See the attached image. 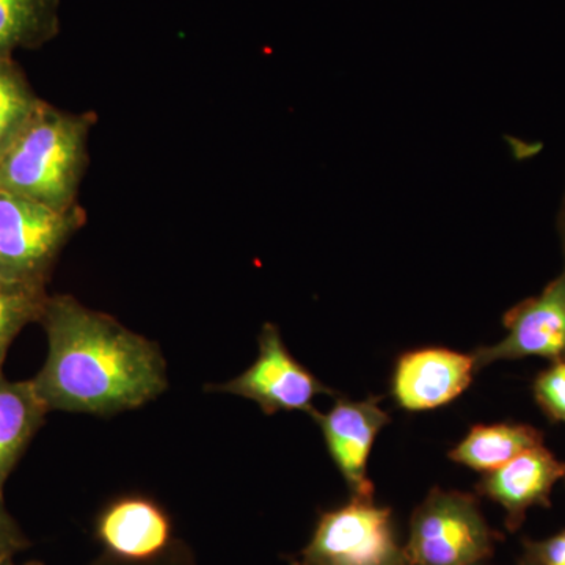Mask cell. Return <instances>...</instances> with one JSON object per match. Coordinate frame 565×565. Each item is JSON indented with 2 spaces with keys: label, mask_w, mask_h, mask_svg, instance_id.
Here are the masks:
<instances>
[{
  "label": "cell",
  "mask_w": 565,
  "mask_h": 565,
  "mask_svg": "<svg viewBox=\"0 0 565 565\" xmlns=\"http://www.w3.org/2000/svg\"><path fill=\"white\" fill-rule=\"evenodd\" d=\"M43 367L31 379L47 411L117 415L161 396L169 385L161 349L76 297H47L40 319Z\"/></svg>",
  "instance_id": "obj_1"
},
{
  "label": "cell",
  "mask_w": 565,
  "mask_h": 565,
  "mask_svg": "<svg viewBox=\"0 0 565 565\" xmlns=\"http://www.w3.org/2000/svg\"><path fill=\"white\" fill-rule=\"evenodd\" d=\"M93 111L73 114L41 103L9 151L0 158V189L58 211L79 206L87 172Z\"/></svg>",
  "instance_id": "obj_2"
},
{
  "label": "cell",
  "mask_w": 565,
  "mask_h": 565,
  "mask_svg": "<svg viewBox=\"0 0 565 565\" xmlns=\"http://www.w3.org/2000/svg\"><path fill=\"white\" fill-rule=\"evenodd\" d=\"M500 539L473 493L433 489L412 514L404 552L412 565H475Z\"/></svg>",
  "instance_id": "obj_3"
},
{
  "label": "cell",
  "mask_w": 565,
  "mask_h": 565,
  "mask_svg": "<svg viewBox=\"0 0 565 565\" xmlns=\"http://www.w3.org/2000/svg\"><path fill=\"white\" fill-rule=\"evenodd\" d=\"M85 223L81 206L58 211L0 189V277L46 286L63 248Z\"/></svg>",
  "instance_id": "obj_4"
},
{
  "label": "cell",
  "mask_w": 565,
  "mask_h": 565,
  "mask_svg": "<svg viewBox=\"0 0 565 565\" xmlns=\"http://www.w3.org/2000/svg\"><path fill=\"white\" fill-rule=\"evenodd\" d=\"M300 563L403 565L408 561L396 539L392 509L351 498L348 504L323 512Z\"/></svg>",
  "instance_id": "obj_5"
},
{
  "label": "cell",
  "mask_w": 565,
  "mask_h": 565,
  "mask_svg": "<svg viewBox=\"0 0 565 565\" xmlns=\"http://www.w3.org/2000/svg\"><path fill=\"white\" fill-rule=\"evenodd\" d=\"M258 344V359L252 366L233 381L214 386L215 392L250 399L266 415L278 412H305L311 415L316 411V397L321 394L334 396L329 386L294 359L275 323H264Z\"/></svg>",
  "instance_id": "obj_6"
},
{
  "label": "cell",
  "mask_w": 565,
  "mask_h": 565,
  "mask_svg": "<svg viewBox=\"0 0 565 565\" xmlns=\"http://www.w3.org/2000/svg\"><path fill=\"white\" fill-rule=\"evenodd\" d=\"M503 323V340L473 352L478 371L501 360L565 359V269L541 294L505 311Z\"/></svg>",
  "instance_id": "obj_7"
},
{
  "label": "cell",
  "mask_w": 565,
  "mask_h": 565,
  "mask_svg": "<svg viewBox=\"0 0 565 565\" xmlns=\"http://www.w3.org/2000/svg\"><path fill=\"white\" fill-rule=\"evenodd\" d=\"M379 401V397L363 401L338 397L326 414L315 411L310 415L321 429L329 455L355 500H374L367 462L377 435L392 423Z\"/></svg>",
  "instance_id": "obj_8"
},
{
  "label": "cell",
  "mask_w": 565,
  "mask_h": 565,
  "mask_svg": "<svg viewBox=\"0 0 565 565\" xmlns=\"http://www.w3.org/2000/svg\"><path fill=\"white\" fill-rule=\"evenodd\" d=\"M478 373L473 353L424 348L397 359L392 394L397 407L408 412L434 411L457 399Z\"/></svg>",
  "instance_id": "obj_9"
},
{
  "label": "cell",
  "mask_w": 565,
  "mask_h": 565,
  "mask_svg": "<svg viewBox=\"0 0 565 565\" xmlns=\"http://www.w3.org/2000/svg\"><path fill=\"white\" fill-rule=\"evenodd\" d=\"M563 479L565 462L541 445L482 476L476 490L504 509L505 527L516 533L530 509L552 505L553 489Z\"/></svg>",
  "instance_id": "obj_10"
},
{
  "label": "cell",
  "mask_w": 565,
  "mask_h": 565,
  "mask_svg": "<svg viewBox=\"0 0 565 565\" xmlns=\"http://www.w3.org/2000/svg\"><path fill=\"white\" fill-rule=\"evenodd\" d=\"M98 535L115 556L150 559L169 544L170 522L152 501L140 497L121 498L99 516Z\"/></svg>",
  "instance_id": "obj_11"
},
{
  "label": "cell",
  "mask_w": 565,
  "mask_h": 565,
  "mask_svg": "<svg viewBox=\"0 0 565 565\" xmlns=\"http://www.w3.org/2000/svg\"><path fill=\"white\" fill-rule=\"evenodd\" d=\"M47 414L32 381H9L0 373V494Z\"/></svg>",
  "instance_id": "obj_12"
},
{
  "label": "cell",
  "mask_w": 565,
  "mask_h": 565,
  "mask_svg": "<svg viewBox=\"0 0 565 565\" xmlns=\"http://www.w3.org/2000/svg\"><path fill=\"white\" fill-rule=\"evenodd\" d=\"M541 445L544 434L530 424H478L449 451V459L486 475Z\"/></svg>",
  "instance_id": "obj_13"
},
{
  "label": "cell",
  "mask_w": 565,
  "mask_h": 565,
  "mask_svg": "<svg viewBox=\"0 0 565 565\" xmlns=\"http://www.w3.org/2000/svg\"><path fill=\"white\" fill-rule=\"evenodd\" d=\"M61 0H0V57L35 50L58 32Z\"/></svg>",
  "instance_id": "obj_14"
},
{
  "label": "cell",
  "mask_w": 565,
  "mask_h": 565,
  "mask_svg": "<svg viewBox=\"0 0 565 565\" xmlns=\"http://www.w3.org/2000/svg\"><path fill=\"white\" fill-rule=\"evenodd\" d=\"M43 103L11 57H0V158Z\"/></svg>",
  "instance_id": "obj_15"
},
{
  "label": "cell",
  "mask_w": 565,
  "mask_h": 565,
  "mask_svg": "<svg viewBox=\"0 0 565 565\" xmlns=\"http://www.w3.org/2000/svg\"><path fill=\"white\" fill-rule=\"evenodd\" d=\"M50 294L46 286L0 277V373L14 338L32 322H40Z\"/></svg>",
  "instance_id": "obj_16"
},
{
  "label": "cell",
  "mask_w": 565,
  "mask_h": 565,
  "mask_svg": "<svg viewBox=\"0 0 565 565\" xmlns=\"http://www.w3.org/2000/svg\"><path fill=\"white\" fill-rule=\"evenodd\" d=\"M533 394L550 422L565 424V359L552 362L537 374Z\"/></svg>",
  "instance_id": "obj_17"
},
{
  "label": "cell",
  "mask_w": 565,
  "mask_h": 565,
  "mask_svg": "<svg viewBox=\"0 0 565 565\" xmlns=\"http://www.w3.org/2000/svg\"><path fill=\"white\" fill-rule=\"evenodd\" d=\"M525 556L541 565H565V530L544 541L523 542Z\"/></svg>",
  "instance_id": "obj_18"
},
{
  "label": "cell",
  "mask_w": 565,
  "mask_h": 565,
  "mask_svg": "<svg viewBox=\"0 0 565 565\" xmlns=\"http://www.w3.org/2000/svg\"><path fill=\"white\" fill-rule=\"evenodd\" d=\"M22 546H24V537L7 512L2 494H0V565L9 563L10 557Z\"/></svg>",
  "instance_id": "obj_19"
},
{
  "label": "cell",
  "mask_w": 565,
  "mask_h": 565,
  "mask_svg": "<svg viewBox=\"0 0 565 565\" xmlns=\"http://www.w3.org/2000/svg\"><path fill=\"white\" fill-rule=\"evenodd\" d=\"M557 233H559L561 245H563L564 262H565V192L563 203H561L559 214H557ZM565 269V264H564Z\"/></svg>",
  "instance_id": "obj_20"
},
{
  "label": "cell",
  "mask_w": 565,
  "mask_h": 565,
  "mask_svg": "<svg viewBox=\"0 0 565 565\" xmlns=\"http://www.w3.org/2000/svg\"><path fill=\"white\" fill-rule=\"evenodd\" d=\"M519 565H541V564L535 563V561L531 559V557L523 555L522 559H520Z\"/></svg>",
  "instance_id": "obj_21"
},
{
  "label": "cell",
  "mask_w": 565,
  "mask_h": 565,
  "mask_svg": "<svg viewBox=\"0 0 565 565\" xmlns=\"http://www.w3.org/2000/svg\"><path fill=\"white\" fill-rule=\"evenodd\" d=\"M294 565H307V564L300 563V561H299V563H296V564H294ZM403 565H412V564H411V563H405V564H403Z\"/></svg>",
  "instance_id": "obj_22"
},
{
  "label": "cell",
  "mask_w": 565,
  "mask_h": 565,
  "mask_svg": "<svg viewBox=\"0 0 565 565\" xmlns=\"http://www.w3.org/2000/svg\"><path fill=\"white\" fill-rule=\"evenodd\" d=\"M3 565H13V564H11L10 561H9V563H6ZM25 565H39V564H25Z\"/></svg>",
  "instance_id": "obj_23"
},
{
  "label": "cell",
  "mask_w": 565,
  "mask_h": 565,
  "mask_svg": "<svg viewBox=\"0 0 565 565\" xmlns=\"http://www.w3.org/2000/svg\"><path fill=\"white\" fill-rule=\"evenodd\" d=\"M481 565H490L489 561H484V563H481Z\"/></svg>",
  "instance_id": "obj_24"
},
{
  "label": "cell",
  "mask_w": 565,
  "mask_h": 565,
  "mask_svg": "<svg viewBox=\"0 0 565 565\" xmlns=\"http://www.w3.org/2000/svg\"><path fill=\"white\" fill-rule=\"evenodd\" d=\"M482 563H484V561H482ZM475 565H481V563H478V564H475Z\"/></svg>",
  "instance_id": "obj_25"
},
{
  "label": "cell",
  "mask_w": 565,
  "mask_h": 565,
  "mask_svg": "<svg viewBox=\"0 0 565 565\" xmlns=\"http://www.w3.org/2000/svg\"><path fill=\"white\" fill-rule=\"evenodd\" d=\"M564 481H565V479H564Z\"/></svg>",
  "instance_id": "obj_26"
}]
</instances>
